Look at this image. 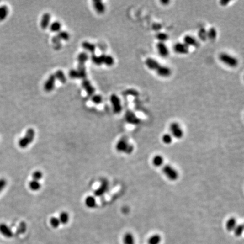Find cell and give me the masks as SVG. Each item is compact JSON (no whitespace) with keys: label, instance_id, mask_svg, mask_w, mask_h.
<instances>
[{"label":"cell","instance_id":"14","mask_svg":"<svg viewBox=\"0 0 244 244\" xmlns=\"http://www.w3.org/2000/svg\"><path fill=\"white\" fill-rule=\"evenodd\" d=\"M174 51L179 54H187L189 53V47L184 43H178L173 46Z\"/></svg>","mask_w":244,"mask_h":244},{"label":"cell","instance_id":"44","mask_svg":"<svg viewBox=\"0 0 244 244\" xmlns=\"http://www.w3.org/2000/svg\"><path fill=\"white\" fill-rule=\"evenodd\" d=\"M229 3H230L229 1H226V0H223V1H221L220 2V5H222V6H226V5H227V4Z\"/></svg>","mask_w":244,"mask_h":244},{"label":"cell","instance_id":"3","mask_svg":"<svg viewBox=\"0 0 244 244\" xmlns=\"http://www.w3.org/2000/svg\"><path fill=\"white\" fill-rule=\"evenodd\" d=\"M35 131L33 128H29L26 131L24 136L21 138L18 142V145L20 148L24 149L28 147L34 140Z\"/></svg>","mask_w":244,"mask_h":244},{"label":"cell","instance_id":"11","mask_svg":"<svg viewBox=\"0 0 244 244\" xmlns=\"http://www.w3.org/2000/svg\"><path fill=\"white\" fill-rule=\"evenodd\" d=\"M125 120L128 123L134 125H139L141 122V120L136 115V114L132 111L130 110L125 112Z\"/></svg>","mask_w":244,"mask_h":244},{"label":"cell","instance_id":"15","mask_svg":"<svg viewBox=\"0 0 244 244\" xmlns=\"http://www.w3.org/2000/svg\"><path fill=\"white\" fill-rule=\"evenodd\" d=\"M0 233L6 238H12L13 237V232L11 228L5 223L0 224Z\"/></svg>","mask_w":244,"mask_h":244},{"label":"cell","instance_id":"9","mask_svg":"<svg viewBox=\"0 0 244 244\" xmlns=\"http://www.w3.org/2000/svg\"><path fill=\"white\" fill-rule=\"evenodd\" d=\"M110 101L114 113H120L122 110V106L119 97L113 94L110 97Z\"/></svg>","mask_w":244,"mask_h":244},{"label":"cell","instance_id":"42","mask_svg":"<svg viewBox=\"0 0 244 244\" xmlns=\"http://www.w3.org/2000/svg\"><path fill=\"white\" fill-rule=\"evenodd\" d=\"M7 182L5 179H0V193L3 190V189L6 187Z\"/></svg>","mask_w":244,"mask_h":244},{"label":"cell","instance_id":"28","mask_svg":"<svg viewBox=\"0 0 244 244\" xmlns=\"http://www.w3.org/2000/svg\"><path fill=\"white\" fill-rule=\"evenodd\" d=\"M161 241V237L159 235L155 234L151 236L148 240V244H159Z\"/></svg>","mask_w":244,"mask_h":244},{"label":"cell","instance_id":"23","mask_svg":"<svg viewBox=\"0 0 244 244\" xmlns=\"http://www.w3.org/2000/svg\"><path fill=\"white\" fill-rule=\"evenodd\" d=\"M89 56L88 54L85 52L80 53L77 57V60L78 62V65H85V63L88 61Z\"/></svg>","mask_w":244,"mask_h":244},{"label":"cell","instance_id":"6","mask_svg":"<svg viewBox=\"0 0 244 244\" xmlns=\"http://www.w3.org/2000/svg\"><path fill=\"white\" fill-rule=\"evenodd\" d=\"M69 77L71 79H85L87 72L85 65H78L77 70L72 69L69 72Z\"/></svg>","mask_w":244,"mask_h":244},{"label":"cell","instance_id":"40","mask_svg":"<svg viewBox=\"0 0 244 244\" xmlns=\"http://www.w3.org/2000/svg\"><path fill=\"white\" fill-rule=\"evenodd\" d=\"M102 97L99 94H93L92 98V102L97 105L101 103L102 102Z\"/></svg>","mask_w":244,"mask_h":244},{"label":"cell","instance_id":"39","mask_svg":"<svg viewBox=\"0 0 244 244\" xmlns=\"http://www.w3.org/2000/svg\"><path fill=\"white\" fill-rule=\"evenodd\" d=\"M43 173L40 171H34V173H32V179H33V180H36V181H38V182H39V180L43 178Z\"/></svg>","mask_w":244,"mask_h":244},{"label":"cell","instance_id":"38","mask_svg":"<svg viewBox=\"0 0 244 244\" xmlns=\"http://www.w3.org/2000/svg\"><path fill=\"white\" fill-rule=\"evenodd\" d=\"M57 36L61 40L67 41L70 39V34L66 31H60L58 33Z\"/></svg>","mask_w":244,"mask_h":244},{"label":"cell","instance_id":"12","mask_svg":"<svg viewBox=\"0 0 244 244\" xmlns=\"http://www.w3.org/2000/svg\"><path fill=\"white\" fill-rule=\"evenodd\" d=\"M156 50L161 57H167L168 56L170 51L165 43L158 42L156 44Z\"/></svg>","mask_w":244,"mask_h":244},{"label":"cell","instance_id":"8","mask_svg":"<svg viewBox=\"0 0 244 244\" xmlns=\"http://www.w3.org/2000/svg\"><path fill=\"white\" fill-rule=\"evenodd\" d=\"M109 188V182L107 179L102 180L99 187L94 192V196L96 197H101L103 196L108 192Z\"/></svg>","mask_w":244,"mask_h":244},{"label":"cell","instance_id":"18","mask_svg":"<svg viewBox=\"0 0 244 244\" xmlns=\"http://www.w3.org/2000/svg\"><path fill=\"white\" fill-rule=\"evenodd\" d=\"M51 20V15L49 13H45L43 15L41 22H40V26L41 29H45L48 27L49 25L50 22Z\"/></svg>","mask_w":244,"mask_h":244},{"label":"cell","instance_id":"20","mask_svg":"<svg viewBox=\"0 0 244 244\" xmlns=\"http://www.w3.org/2000/svg\"><path fill=\"white\" fill-rule=\"evenodd\" d=\"M93 5L95 10L98 14H102L105 12V5L100 0H95L93 1Z\"/></svg>","mask_w":244,"mask_h":244},{"label":"cell","instance_id":"7","mask_svg":"<svg viewBox=\"0 0 244 244\" xmlns=\"http://www.w3.org/2000/svg\"><path fill=\"white\" fill-rule=\"evenodd\" d=\"M170 131L171 136L177 139H180L184 136L183 130L177 122H173L171 123L170 125Z\"/></svg>","mask_w":244,"mask_h":244},{"label":"cell","instance_id":"29","mask_svg":"<svg viewBox=\"0 0 244 244\" xmlns=\"http://www.w3.org/2000/svg\"><path fill=\"white\" fill-rule=\"evenodd\" d=\"M58 219L60 220L61 224H66L69 221L70 216L68 213L66 211H62L60 214V217Z\"/></svg>","mask_w":244,"mask_h":244},{"label":"cell","instance_id":"41","mask_svg":"<svg viewBox=\"0 0 244 244\" xmlns=\"http://www.w3.org/2000/svg\"><path fill=\"white\" fill-rule=\"evenodd\" d=\"M61 40L58 38V37L57 36V35L54 36L52 38V42L53 43L54 46H56V48H59L60 46H61Z\"/></svg>","mask_w":244,"mask_h":244},{"label":"cell","instance_id":"31","mask_svg":"<svg viewBox=\"0 0 244 244\" xmlns=\"http://www.w3.org/2000/svg\"><path fill=\"white\" fill-rule=\"evenodd\" d=\"M162 142L166 145H170L173 141V137L170 134H165L162 137Z\"/></svg>","mask_w":244,"mask_h":244},{"label":"cell","instance_id":"43","mask_svg":"<svg viewBox=\"0 0 244 244\" xmlns=\"http://www.w3.org/2000/svg\"><path fill=\"white\" fill-rule=\"evenodd\" d=\"M152 27H153L154 30H155V31H159L162 28V26L159 23H154Z\"/></svg>","mask_w":244,"mask_h":244},{"label":"cell","instance_id":"4","mask_svg":"<svg viewBox=\"0 0 244 244\" xmlns=\"http://www.w3.org/2000/svg\"><path fill=\"white\" fill-rule=\"evenodd\" d=\"M162 172L171 181H175L179 178V172L173 166L170 165H165L162 166Z\"/></svg>","mask_w":244,"mask_h":244},{"label":"cell","instance_id":"25","mask_svg":"<svg viewBox=\"0 0 244 244\" xmlns=\"http://www.w3.org/2000/svg\"><path fill=\"white\" fill-rule=\"evenodd\" d=\"M9 14V8L6 5L0 6V22L5 19Z\"/></svg>","mask_w":244,"mask_h":244},{"label":"cell","instance_id":"16","mask_svg":"<svg viewBox=\"0 0 244 244\" xmlns=\"http://www.w3.org/2000/svg\"><path fill=\"white\" fill-rule=\"evenodd\" d=\"M82 84V88L84 89V90L88 96H91L93 95L95 92V89L88 79H83Z\"/></svg>","mask_w":244,"mask_h":244},{"label":"cell","instance_id":"5","mask_svg":"<svg viewBox=\"0 0 244 244\" xmlns=\"http://www.w3.org/2000/svg\"><path fill=\"white\" fill-rule=\"evenodd\" d=\"M219 59L224 65L230 67H236L238 65V61L236 57L226 53H221L219 56Z\"/></svg>","mask_w":244,"mask_h":244},{"label":"cell","instance_id":"13","mask_svg":"<svg viewBox=\"0 0 244 244\" xmlns=\"http://www.w3.org/2000/svg\"><path fill=\"white\" fill-rule=\"evenodd\" d=\"M56 80V77L54 76V74L50 75L44 84V90L47 92H50L53 91L55 87Z\"/></svg>","mask_w":244,"mask_h":244},{"label":"cell","instance_id":"21","mask_svg":"<svg viewBox=\"0 0 244 244\" xmlns=\"http://www.w3.org/2000/svg\"><path fill=\"white\" fill-rule=\"evenodd\" d=\"M237 224V220L235 218H230L227 221L226 224H225V227L227 231H233L234 229L235 228Z\"/></svg>","mask_w":244,"mask_h":244},{"label":"cell","instance_id":"10","mask_svg":"<svg viewBox=\"0 0 244 244\" xmlns=\"http://www.w3.org/2000/svg\"><path fill=\"white\" fill-rule=\"evenodd\" d=\"M145 64L149 69H150L152 71H156V73L159 71V69L161 68L162 66V65L159 62H158L156 60L151 57L148 58L145 60Z\"/></svg>","mask_w":244,"mask_h":244},{"label":"cell","instance_id":"37","mask_svg":"<svg viewBox=\"0 0 244 244\" xmlns=\"http://www.w3.org/2000/svg\"><path fill=\"white\" fill-rule=\"evenodd\" d=\"M50 223L51 225V227L54 228H57L60 227V225L61 224L60 220L58 218L56 217H52L50 219Z\"/></svg>","mask_w":244,"mask_h":244},{"label":"cell","instance_id":"30","mask_svg":"<svg viewBox=\"0 0 244 244\" xmlns=\"http://www.w3.org/2000/svg\"><path fill=\"white\" fill-rule=\"evenodd\" d=\"M29 187L30 188V189L32 191H37V190H39L41 187V185L39 183V182L32 180L29 183Z\"/></svg>","mask_w":244,"mask_h":244},{"label":"cell","instance_id":"1","mask_svg":"<svg viewBox=\"0 0 244 244\" xmlns=\"http://www.w3.org/2000/svg\"><path fill=\"white\" fill-rule=\"evenodd\" d=\"M116 151L120 153L130 154L134 151V145L130 143L127 137H123L117 142L115 145Z\"/></svg>","mask_w":244,"mask_h":244},{"label":"cell","instance_id":"36","mask_svg":"<svg viewBox=\"0 0 244 244\" xmlns=\"http://www.w3.org/2000/svg\"><path fill=\"white\" fill-rule=\"evenodd\" d=\"M235 235L237 237L240 236L244 231V225L242 224H237L233 230Z\"/></svg>","mask_w":244,"mask_h":244},{"label":"cell","instance_id":"26","mask_svg":"<svg viewBox=\"0 0 244 244\" xmlns=\"http://www.w3.org/2000/svg\"><path fill=\"white\" fill-rule=\"evenodd\" d=\"M123 242L125 244H135L134 236L130 232L126 233L125 235L123 237Z\"/></svg>","mask_w":244,"mask_h":244},{"label":"cell","instance_id":"19","mask_svg":"<svg viewBox=\"0 0 244 244\" xmlns=\"http://www.w3.org/2000/svg\"><path fill=\"white\" fill-rule=\"evenodd\" d=\"M151 163L154 167H162L164 163H165V159L164 158L161 156V155H156L152 158L151 160Z\"/></svg>","mask_w":244,"mask_h":244},{"label":"cell","instance_id":"2","mask_svg":"<svg viewBox=\"0 0 244 244\" xmlns=\"http://www.w3.org/2000/svg\"><path fill=\"white\" fill-rule=\"evenodd\" d=\"M92 61L96 65L100 66L104 64L108 66H111L114 63V59L113 57L109 55L102 54L99 56L93 54L91 56Z\"/></svg>","mask_w":244,"mask_h":244},{"label":"cell","instance_id":"32","mask_svg":"<svg viewBox=\"0 0 244 244\" xmlns=\"http://www.w3.org/2000/svg\"><path fill=\"white\" fill-rule=\"evenodd\" d=\"M198 36L200 40L203 41H206L207 39V30L204 27L201 28L198 32Z\"/></svg>","mask_w":244,"mask_h":244},{"label":"cell","instance_id":"34","mask_svg":"<svg viewBox=\"0 0 244 244\" xmlns=\"http://www.w3.org/2000/svg\"><path fill=\"white\" fill-rule=\"evenodd\" d=\"M207 32V38L210 40H214L217 36V31L214 27H211Z\"/></svg>","mask_w":244,"mask_h":244},{"label":"cell","instance_id":"33","mask_svg":"<svg viewBox=\"0 0 244 244\" xmlns=\"http://www.w3.org/2000/svg\"><path fill=\"white\" fill-rule=\"evenodd\" d=\"M156 39L158 40V42H162V43H165L166 41L168 39V35L165 32H158L156 34Z\"/></svg>","mask_w":244,"mask_h":244},{"label":"cell","instance_id":"45","mask_svg":"<svg viewBox=\"0 0 244 244\" xmlns=\"http://www.w3.org/2000/svg\"><path fill=\"white\" fill-rule=\"evenodd\" d=\"M161 3H169V1H161Z\"/></svg>","mask_w":244,"mask_h":244},{"label":"cell","instance_id":"35","mask_svg":"<svg viewBox=\"0 0 244 244\" xmlns=\"http://www.w3.org/2000/svg\"><path fill=\"white\" fill-rule=\"evenodd\" d=\"M50 29L53 32H59L61 29V24L59 22H54L50 24Z\"/></svg>","mask_w":244,"mask_h":244},{"label":"cell","instance_id":"27","mask_svg":"<svg viewBox=\"0 0 244 244\" xmlns=\"http://www.w3.org/2000/svg\"><path fill=\"white\" fill-rule=\"evenodd\" d=\"M54 75L56 77V79L58 80L60 82L63 84H65L66 82L67 79L65 74H64V72L62 70H57Z\"/></svg>","mask_w":244,"mask_h":244},{"label":"cell","instance_id":"22","mask_svg":"<svg viewBox=\"0 0 244 244\" xmlns=\"http://www.w3.org/2000/svg\"><path fill=\"white\" fill-rule=\"evenodd\" d=\"M85 204L87 207L89 208H94L96 207L97 205V202L96 198L92 196H89L85 199Z\"/></svg>","mask_w":244,"mask_h":244},{"label":"cell","instance_id":"17","mask_svg":"<svg viewBox=\"0 0 244 244\" xmlns=\"http://www.w3.org/2000/svg\"><path fill=\"white\" fill-rule=\"evenodd\" d=\"M183 43H184L189 48L190 46L196 47L199 45L197 40H196V38H194L191 35L185 36L183 39Z\"/></svg>","mask_w":244,"mask_h":244},{"label":"cell","instance_id":"24","mask_svg":"<svg viewBox=\"0 0 244 244\" xmlns=\"http://www.w3.org/2000/svg\"><path fill=\"white\" fill-rule=\"evenodd\" d=\"M82 46L85 50L90 52L92 53V54H94V53L96 51V45L93 44L88 41L83 42L82 43Z\"/></svg>","mask_w":244,"mask_h":244}]
</instances>
